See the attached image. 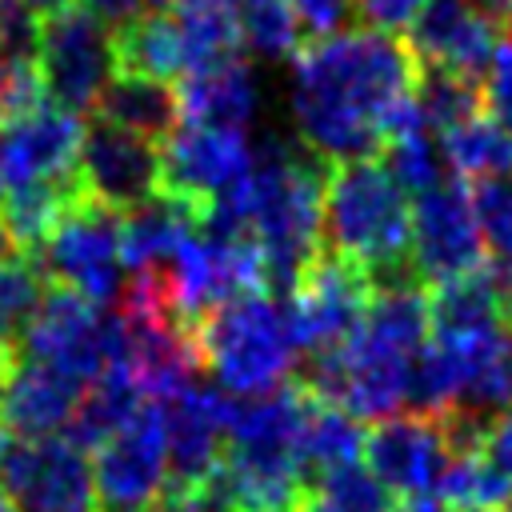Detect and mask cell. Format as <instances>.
Returning <instances> with one entry per match:
<instances>
[{"instance_id":"25","label":"cell","mask_w":512,"mask_h":512,"mask_svg":"<svg viewBox=\"0 0 512 512\" xmlns=\"http://www.w3.org/2000/svg\"><path fill=\"white\" fill-rule=\"evenodd\" d=\"M296 452H300L308 480L316 484V476H324L328 468H340V464H352L364 456V428L340 404H328V400L308 392Z\"/></svg>"},{"instance_id":"38","label":"cell","mask_w":512,"mask_h":512,"mask_svg":"<svg viewBox=\"0 0 512 512\" xmlns=\"http://www.w3.org/2000/svg\"><path fill=\"white\" fill-rule=\"evenodd\" d=\"M484 104L492 108V116L512 132V24H504V36H500V52L488 68V80H484Z\"/></svg>"},{"instance_id":"15","label":"cell","mask_w":512,"mask_h":512,"mask_svg":"<svg viewBox=\"0 0 512 512\" xmlns=\"http://www.w3.org/2000/svg\"><path fill=\"white\" fill-rule=\"evenodd\" d=\"M364 464L392 496H432L448 464V444L436 416L396 412L388 420H376L364 432Z\"/></svg>"},{"instance_id":"8","label":"cell","mask_w":512,"mask_h":512,"mask_svg":"<svg viewBox=\"0 0 512 512\" xmlns=\"http://www.w3.org/2000/svg\"><path fill=\"white\" fill-rule=\"evenodd\" d=\"M164 276L176 316L196 332V324L220 304L248 292H264V256L252 236L224 240V236L192 232Z\"/></svg>"},{"instance_id":"3","label":"cell","mask_w":512,"mask_h":512,"mask_svg":"<svg viewBox=\"0 0 512 512\" xmlns=\"http://www.w3.org/2000/svg\"><path fill=\"white\" fill-rule=\"evenodd\" d=\"M196 348L204 372H212L228 396L244 400L268 396L300 372L280 300L268 292H248L208 312L196 324Z\"/></svg>"},{"instance_id":"45","label":"cell","mask_w":512,"mask_h":512,"mask_svg":"<svg viewBox=\"0 0 512 512\" xmlns=\"http://www.w3.org/2000/svg\"><path fill=\"white\" fill-rule=\"evenodd\" d=\"M296 512H336V508H332V504H324L316 492H308V496L300 500V508H296Z\"/></svg>"},{"instance_id":"10","label":"cell","mask_w":512,"mask_h":512,"mask_svg":"<svg viewBox=\"0 0 512 512\" xmlns=\"http://www.w3.org/2000/svg\"><path fill=\"white\" fill-rule=\"evenodd\" d=\"M76 184L88 200L124 216L160 192V144L92 116L84 124Z\"/></svg>"},{"instance_id":"23","label":"cell","mask_w":512,"mask_h":512,"mask_svg":"<svg viewBox=\"0 0 512 512\" xmlns=\"http://www.w3.org/2000/svg\"><path fill=\"white\" fill-rule=\"evenodd\" d=\"M148 404V396H144V388H140V380L124 368V364H112V368H104L88 388H84V396H80V404H76V416H72V424L64 428V436L72 440V444H80L84 452L92 448H100L108 436H116L140 408Z\"/></svg>"},{"instance_id":"29","label":"cell","mask_w":512,"mask_h":512,"mask_svg":"<svg viewBox=\"0 0 512 512\" xmlns=\"http://www.w3.org/2000/svg\"><path fill=\"white\" fill-rule=\"evenodd\" d=\"M412 96H416V108H420L424 124L448 132V128H456V124L480 116L484 84L472 80V76H460V72H452V68L416 64Z\"/></svg>"},{"instance_id":"32","label":"cell","mask_w":512,"mask_h":512,"mask_svg":"<svg viewBox=\"0 0 512 512\" xmlns=\"http://www.w3.org/2000/svg\"><path fill=\"white\" fill-rule=\"evenodd\" d=\"M380 156H384V172L404 188V196H424L452 176L444 164V148L428 132L384 140Z\"/></svg>"},{"instance_id":"11","label":"cell","mask_w":512,"mask_h":512,"mask_svg":"<svg viewBox=\"0 0 512 512\" xmlns=\"http://www.w3.org/2000/svg\"><path fill=\"white\" fill-rule=\"evenodd\" d=\"M412 268L424 288L484 268V240L472 216L468 184L448 176L412 204Z\"/></svg>"},{"instance_id":"49","label":"cell","mask_w":512,"mask_h":512,"mask_svg":"<svg viewBox=\"0 0 512 512\" xmlns=\"http://www.w3.org/2000/svg\"><path fill=\"white\" fill-rule=\"evenodd\" d=\"M0 512H20V508H16V504H12V500L0 492Z\"/></svg>"},{"instance_id":"5","label":"cell","mask_w":512,"mask_h":512,"mask_svg":"<svg viewBox=\"0 0 512 512\" xmlns=\"http://www.w3.org/2000/svg\"><path fill=\"white\" fill-rule=\"evenodd\" d=\"M116 348V316L60 284L44 288L40 304L20 328V340L12 344L16 356L52 364L80 384H92L104 368H112Z\"/></svg>"},{"instance_id":"21","label":"cell","mask_w":512,"mask_h":512,"mask_svg":"<svg viewBox=\"0 0 512 512\" xmlns=\"http://www.w3.org/2000/svg\"><path fill=\"white\" fill-rule=\"evenodd\" d=\"M100 120L136 132L152 144H164L176 128H180V92L168 80H152V76H132V72H116L108 80V88L96 100Z\"/></svg>"},{"instance_id":"43","label":"cell","mask_w":512,"mask_h":512,"mask_svg":"<svg viewBox=\"0 0 512 512\" xmlns=\"http://www.w3.org/2000/svg\"><path fill=\"white\" fill-rule=\"evenodd\" d=\"M396 512H444V508H440V500H432V496H416V500H400Z\"/></svg>"},{"instance_id":"30","label":"cell","mask_w":512,"mask_h":512,"mask_svg":"<svg viewBox=\"0 0 512 512\" xmlns=\"http://www.w3.org/2000/svg\"><path fill=\"white\" fill-rule=\"evenodd\" d=\"M436 496L440 508L448 512H500L512 500V484L488 464L484 452H472V456H448Z\"/></svg>"},{"instance_id":"50","label":"cell","mask_w":512,"mask_h":512,"mask_svg":"<svg viewBox=\"0 0 512 512\" xmlns=\"http://www.w3.org/2000/svg\"><path fill=\"white\" fill-rule=\"evenodd\" d=\"M4 188H8V184H4V176H0V200H4Z\"/></svg>"},{"instance_id":"20","label":"cell","mask_w":512,"mask_h":512,"mask_svg":"<svg viewBox=\"0 0 512 512\" xmlns=\"http://www.w3.org/2000/svg\"><path fill=\"white\" fill-rule=\"evenodd\" d=\"M180 116L184 124L208 128H248L256 116V76L248 60H228L208 72H192L180 80Z\"/></svg>"},{"instance_id":"31","label":"cell","mask_w":512,"mask_h":512,"mask_svg":"<svg viewBox=\"0 0 512 512\" xmlns=\"http://www.w3.org/2000/svg\"><path fill=\"white\" fill-rule=\"evenodd\" d=\"M232 8H236L240 40L256 56L280 60V56H296L308 44L288 0H232Z\"/></svg>"},{"instance_id":"39","label":"cell","mask_w":512,"mask_h":512,"mask_svg":"<svg viewBox=\"0 0 512 512\" xmlns=\"http://www.w3.org/2000/svg\"><path fill=\"white\" fill-rule=\"evenodd\" d=\"M428 0H356V12L368 20V28H380L388 36L408 32V24L420 16Z\"/></svg>"},{"instance_id":"24","label":"cell","mask_w":512,"mask_h":512,"mask_svg":"<svg viewBox=\"0 0 512 512\" xmlns=\"http://www.w3.org/2000/svg\"><path fill=\"white\" fill-rule=\"evenodd\" d=\"M428 312H432V336L436 340H460V336L508 328L500 316V300H496V284H492L488 264L468 272V276L432 284L428 288Z\"/></svg>"},{"instance_id":"9","label":"cell","mask_w":512,"mask_h":512,"mask_svg":"<svg viewBox=\"0 0 512 512\" xmlns=\"http://www.w3.org/2000/svg\"><path fill=\"white\" fill-rule=\"evenodd\" d=\"M0 492L20 512H92V460L68 436H8L0 448Z\"/></svg>"},{"instance_id":"40","label":"cell","mask_w":512,"mask_h":512,"mask_svg":"<svg viewBox=\"0 0 512 512\" xmlns=\"http://www.w3.org/2000/svg\"><path fill=\"white\" fill-rule=\"evenodd\" d=\"M484 456H488V464L512 484V412H504V416L492 420L488 440H484Z\"/></svg>"},{"instance_id":"14","label":"cell","mask_w":512,"mask_h":512,"mask_svg":"<svg viewBox=\"0 0 512 512\" xmlns=\"http://www.w3.org/2000/svg\"><path fill=\"white\" fill-rule=\"evenodd\" d=\"M92 484L100 504L152 508L168 488V432L160 404H144L92 456Z\"/></svg>"},{"instance_id":"17","label":"cell","mask_w":512,"mask_h":512,"mask_svg":"<svg viewBox=\"0 0 512 512\" xmlns=\"http://www.w3.org/2000/svg\"><path fill=\"white\" fill-rule=\"evenodd\" d=\"M84 120L44 104L20 120L0 124V176L8 188L36 180H76Z\"/></svg>"},{"instance_id":"26","label":"cell","mask_w":512,"mask_h":512,"mask_svg":"<svg viewBox=\"0 0 512 512\" xmlns=\"http://www.w3.org/2000/svg\"><path fill=\"white\" fill-rule=\"evenodd\" d=\"M80 196L76 180H36L16 184L0 200V224L12 236L20 256H32L56 228V220L68 212V204Z\"/></svg>"},{"instance_id":"46","label":"cell","mask_w":512,"mask_h":512,"mask_svg":"<svg viewBox=\"0 0 512 512\" xmlns=\"http://www.w3.org/2000/svg\"><path fill=\"white\" fill-rule=\"evenodd\" d=\"M180 4H188V0H144L148 12H176Z\"/></svg>"},{"instance_id":"33","label":"cell","mask_w":512,"mask_h":512,"mask_svg":"<svg viewBox=\"0 0 512 512\" xmlns=\"http://www.w3.org/2000/svg\"><path fill=\"white\" fill-rule=\"evenodd\" d=\"M312 492L324 504H332L336 512H396V504H400L364 460L328 468L324 476H316Z\"/></svg>"},{"instance_id":"6","label":"cell","mask_w":512,"mask_h":512,"mask_svg":"<svg viewBox=\"0 0 512 512\" xmlns=\"http://www.w3.org/2000/svg\"><path fill=\"white\" fill-rule=\"evenodd\" d=\"M368 304H372L368 272L324 248L316 264L304 272V280L288 296H280V312L296 356L308 360L348 344L364 324Z\"/></svg>"},{"instance_id":"18","label":"cell","mask_w":512,"mask_h":512,"mask_svg":"<svg viewBox=\"0 0 512 512\" xmlns=\"http://www.w3.org/2000/svg\"><path fill=\"white\" fill-rule=\"evenodd\" d=\"M80 396H84V384L72 380L68 372L12 352L8 384L0 396V424L8 436H20V440L64 436Z\"/></svg>"},{"instance_id":"27","label":"cell","mask_w":512,"mask_h":512,"mask_svg":"<svg viewBox=\"0 0 512 512\" xmlns=\"http://www.w3.org/2000/svg\"><path fill=\"white\" fill-rule=\"evenodd\" d=\"M180 36H184V56H188V72H208L220 68L228 60H240L244 40H240V24H236V8L232 0H188L176 12Z\"/></svg>"},{"instance_id":"22","label":"cell","mask_w":512,"mask_h":512,"mask_svg":"<svg viewBox=\"0 0 512 512\" xmlns=\"http://www.w3.org/2000/svg\"><path fill=\"white\" fill-rule=\"evenodd\" d=\"M112 52H116V72L132 76H152V80H184L188 56H184V36L172 12H136L132 20L112 28Z\"/></svg>"},{"instance_id":"4","label":"cell","mask_w":512,"mask_h":512,"mask_svg":"<svg viewBox=\"0 0 512 512\" xmlns=\"http://www.w3.org/2000/svg\"><path fill=\"white\" fill-rule=\"evenodd\" d=\"M120 212L88 200L84 192L68 204L56 220L52 236L28 256L48 284L72 288L92 304H116L124 288V260H120Z\"/></svg>"},{"instance_id":"19","label":"cell","mask_w":512,"mask_h":512,"mask_svg":"<svg viewBox=\"0 0 512 512\" xmlns=\"http://www.w3.org/2000/svg\"><path fill=\"white\" fill-rule=\"evenodd\" d=\"M192 232H200V208L156 192L148 204L124 212L120 220L124 272H168Z\"/></svg>"},{"instance_id":"44","label":"cell","mask_w":512,"mask_h":512,"mask_svg":"<svg viewBox=\"0 0 512 512\" xmlns=\"http://www.w3.org/2000/svg\"><path fill=\"white\" fill-rule=\"evenodd\" d=\"M28 4H32V8H36V12L44 16V20H48V16H56V12H64V8H72L76 0H28Z\"/></svg>"},{"instance_id":"37","label":"cell","mask_w":512,"mask_h":512,"mask_svg":"<svg viewBox=\"0 0 512 512\" xmlns=\"http://www.w3.org/2000/svg\"><path fill=\"white\" fill-rule=\"evenodd\" d=\"M300 28H304V40H328V36H340L352 28V20L360 16L356 12V0H288Z\"/></svg>"},{"instance_id":"28","label":"cell","mask_w":512,"mask_h":512,"mask_svg":"<svg viewBox=\"0 0 512 512\" xmlns=\"http://www.w3.org/2000/svg\"><path fill=\"white\" fill-rule=\"evenodd\" d=\"M444 164L460 180L512 176V132L496 116H472L440 136Z\"/></svg>"},{"instance_id":"12","label":"cell","mask_w":512,"mask_h":512,"mask_svg":"<svg viewBox=\"0 0 512 512\" xmlns=\"http://www.w3.org/2000/svg\"><path fill=\"white\" fill-rule=\"evenodd\" d=\"M168 432V492L204 488L224 464L232 396L216 384L192 380L184 392L160 404Z\"/></svg>"},{"instance_id":"36","label":"cell","mask_w":512,"mask_h":512,"mask_svg":"<svg viewBox=\"0 0 512 512\" xmlns=\"http://www.w3.org/2000/svg\"><path fill=\"white\" fill-rule=\"evenodd\" d=\"M44 36V16L28 0H0V60L36 64Z\"/></svg>"},{"instance_id":"42","label":"cell","mask_w":512,"mask_h":512,"mask_svg":"<svg viewBox=\"0 0 512 512\" xmlns=\"http://www.w3.org/2000/svg\"><path fill=\"white\" fill-rule=\"evenodd\" d=\"M476 8H480L488 20H496L500 28L512 24V0H476Z\"/></svg>"},{"instance_id":"2","label":"cell","mask_w":512,"mask_h":512,"mask_svg":"<svg viewBox=\"0 0 512 512\" xmlns=\"http://www.w3.org/2000/svg\"><path fill=\"white\" fill-rule=\"evenodd\" d=\"M324 248L360 264L372 292L420 284L412 268V204L376 160H344L324 180Z\"/></svg>"},{"instance_id":"41","label":"cell","mask_w":512,"mask_h":512,"mask_svg":"<svg viewBox=\"0 0 512 512\" xmlns=\"http://www.w3.org/2000/svg\"><path fill=\"white\" fill-rule=\"evenodd\" d=\"M80 8H88L96 20H104L108 28H116V24H124V20H132L136 16V8H140V0H76Z\"/></svg>"},{"instance_id":"1","label":"cell","mask_w":512,"mask_h":512,"mask_svg":"<svg viewBox=\"0 0 512 512\" xmlns=\"http://www.w3.org/2000/svg\"><path fill=\"white\" fill-rule=\"evenodd\" d=\"M416 56L400 36L348 28L308 40L292 56V120L300 144L324 164L372 160L384 148V116L412 96Z\"/></svg>"},{"instance_id":"48","label":"cell","mask_w":512,"mask_h":512,"mask_svg":"<svg viewBox=\"0 0 512 512\" xmlns=\"http://www.w3.org/2000/svg\"><path fill=\"white\" fill-rule=\"evenodd\" d=\"M92 512H152V508H132V504H96Z\"/></svg>"},{"instance_id":"47","label":"cell","mask_w":512,"mask_h":512,"mask_svg":"<svg viewBox=\"0 0 512 512\" xmlns=\"http://www.w3.org/2000/svg\"><path fill=\"white\" fill-rule=\"evenodd\" d=\"M8 368H12V348L0 344V396H4V384H8Z\"/></svg>"},{"instance_id":"34","label":"cell","mask_w":512,"mask_h":512,"mask_svg":"<svg viewBox=\"0 0 512 512\" xmlns=\"http://www.w3.org/2000/svg\"><path fill=\"white\" fill-rule=\"evenodd\" d=\"M48 280L28 256H8L0 260V344L12 348L20 340V328L28 324L32 308L40 304Z\"/></svg>"},{"instance_id":"13","label":"cell","mask_w":512,"mask_h":512,"mask_svg":"<svg viewBox=\"0 0 512 512\" xmlns=\"http://www.w3.org/2000/svg\"><path fill=\"white\" fill-rule=\"evenodd\" d=\"M252 164V140L240 128L180 124L160 144V192L204 208L224 196Z\"/></svg>"},{"instance_id":"16","label":"cell","mask_w":512,"mask_h":512,"mask_svg":"<svg viewBox=\"0 0 512 512\" xmlns=\"http://www.w3.org/2000/svg\"><path fill=\"white\" fill-rule=\"evenodd\" d=\"M500 36L504 28L488 20L476 0H428L408 24L404 44L416 64H436L480 80L500 52Z\"/></svg>"},{"instance_id":"35","label":"cell","mask_w":512,"mask_h":512,"mask_svg":"<svg viewBox=\"0 0 512 512\" xmlns=\"http://www.w3.org/2000/svg\"><path fill=\"white\" fill-rule=\"evenodd\" d=\"M468 200H472V216H476L484 248H492L496 260L512 256V176L472 180Z\"/></svg>"},{"instance_id":"7","label":"cell","mask_w":512,"mask_h":512,"mask_svg":"<svg viewBox=\"0 0 512 512\" xmlns=\"http://www.w3.org/2000/svg\"><path fill=\"white\" fill-rule=\"evenodd\" d=\"M36 68H40L44 92L56 108H64L72 116L96 112L100 92L116 76L112 28L80 4L48 16L44 36H40Z\"/></svg>"}]
</instances>
